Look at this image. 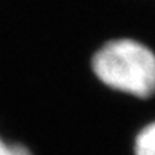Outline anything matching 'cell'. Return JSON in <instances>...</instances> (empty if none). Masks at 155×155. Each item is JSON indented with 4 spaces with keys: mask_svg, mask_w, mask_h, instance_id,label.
I'll return each mask as SVG.
<instances>
[{
    "mask_svg": "<svg viewBox=\"0 0 155 155\" xmlns=\"http://www.w3.org/2000/svg\"><path fill=\"white\" fill-rule=\"evenodd\" d=\"M134 155H155V120L145 125L136 136Z\"/></svg>",
    "mask_w": 155,
    "mask_h": 155,
    "instance_id": "2",
    "label": "cell"
},
{
    "mask_svg": "<svg viewBox=\"0 0 155 155\" xmlns=\"http://www.w3.org/2000/svg\"><path fill=\"white\" fill-rule=\"evenodd\" d=\"M0 155H33L30 149L20 143H8L0 137Z\"/></svg>",
    "mask_w": 155,
    "mask_h": 155,
    "instance_id": "3",
    "label": "cell"
},
{
    "mask_svg": "<svg viewBox=\"0 0 155 155\" xmlns=\"http://www.w3.org/2000/svg\"><path fill=\"white\" fill-rule=\"evenodd\" d=\"M92 71L107 87L136 97L155 95V53L133 38H116L92 56Z\"/></svg>",
    "mask_w": 155,
    "mask_h": 155,
    "instance_id": "1",
    "label": "cell"
}]
</instances>
